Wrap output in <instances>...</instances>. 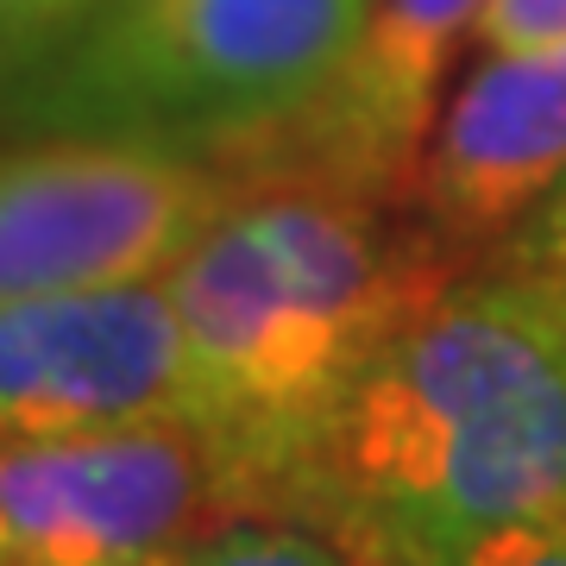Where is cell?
<instances>
[{
    "instance_id": "cell-4",
    "label": "cell",
    "mask_w": 566,
    "mask_h": 566,
    "mask_svg": "<svg viewBox=\"0 0 566 566\" xmlns=\"http://www.w3.org/2000/svg\"><path fill=\"white\" fill-rule=\"evenodd\" d=\"M227 523L196 422L0 434V566H189Z\"/></svg>"
},
{
    "instance_id": "cell-2",
    "label": "cell",
    "mask_w": 566,
    "mask_h": 566,
    "mask_svg": "<svg viewBox=\"0 0 566 566\" xmlns=\"http://www.w3.org/2000/svg\"><path fill=\"white\" fill-rule=\"evenodd\" d=\"M465 271L472 264L390 196L308 177L227 189L214 221L164 271L227 516H259L359 365Z\"/></svg>"
},
{
    "instance_id": "cell-10",
    "label": "cell",
    "mask_w": 566,
    "mask_h": 566,
    "mask_svg": "<svg viewBox=\"0 0 566 566\" xmlns=\"http://www.w3.org/2000/svg\"><path fill=\"white\" fill-rule=\"evenodd\" d=\"M107 0H0V82L51 57L63 39L102 13Z\"/></svg>"
},
{
    "instance_id": "cell-13",
    "label": "cell",
    "mask_w": 566,
    "mask_h": 566,
    "mask_svg": "<svg viewBox=\"0 0 566 566\" xmlns=\"http://www.w3.org/2000/svg\"><path fill=\"white\" fill-rule=\"evenodd\" d=\"M434 566H566V516L504 528V535L472 542V547H460V554H447V560H434Z\"/></svg>"
},
{
    "instance_id": "cell-9",
    "label": "cell",
    "mask_w": 566,
    "mask_h": 566,
    "mask_svg": "<svg viewBox=\"0 0 566 566\" xmlns=\"http://www.w3.org/2000/svg\"><path fill=\"white\" fill-rule=\"evenodd\" d=\"M189 566H353L322 528L283 523V516H227Z\"/></svg>"
},
{
    "instance_id": "cell-1",
    "label": "cell",
    "mask_w": 566,
    "mask_h": 566,
    "mask_svg": "<svg viewBox=\"0 0 566 566\" xmlns=\"http://www.w3.org/2000/svg\"><path fill=\"white\" fill-rule=\"evenodd\" d=\"M259 516L322 528L353 566L566 516V303L472 264L359 365Z\"/></svg>"
},
{
    "instance_id": "cell-8",
    "label": "cell",
    "mask_w": 566,
    "mask_h": 566,
    "mask_svg": "<svg viewBox=\"0 0 566 566\" xmlns=\"http://www.w3.org/2000/svg\"><path fill=\"white\" fill-rule=\"evenodd\" d=\"M566 177V44L491 51L447 95L422 145L409 208L465 264H485L510 227Z\"/></svg>"
},
{
    "instance_id": "cell-11",
    "label": "cell",
    "mask_w": 566,
    "mask_h": 566,
    "mask_svg": "<svg viewBox=\"0 0 566 566\" xmlns=\"http://www.w3.org/2000/svg\"><path fill=\"white\" fill-rule=\"evenodd\" d=\"M485 264H504V271L542 283L547 296H560V303H566V177L554 182L535 208H528L523 221L510 227Z\"/></svg>"
},
{
    "instance_id": "cell-5",
    "label": "cell",
    "mask_w": 566,
    "mask_h": 566,
    "mask_svg": "<svg viewBox=\"0 0 566 566\" xmlns=\"http://www.w3.org/2000/svg\"><path fill=\"white\" fill-rule=\"evenodd\" d=\"M227 189L214 164L133 139L44 133L0 151V303L164 277Z\"/></svg>"
},
{
    "instance_id": "cell-12",
    "label": "cell",
    "mask_w": 566,
    "mask_h": 566,
    "mask_svg": "<svg viewBox=\"0 0 566 566\" xmlns=\"http://www.w3.org/2000/svg\"><path fill=\"white\" fill-rule=\"evenodd\" d=\"M472 39L485 51H547V44H566V0H485Z\"/></svg>"
},
{
    "instance_id": "cell-7",
    "label": "cell",
    "mask_w": 566,
    "mask_h": 566,
    "mask_svg": "<svg viewBox=\"0 0 566 566\" xmlns=\"http://www.w3.org/2000/svg\"><path fill=\"white\" fill-rule=\"evenodd\" d=\"M196 422L189 346L164 277L0 303V434Z\"/></svg>"
},
{
    "instance_id": "cell-6",
    "label": "cell",
    "mask_w": 566,
    "mask_h": 566,
    "mask_svg": "<svg viewBox=\"0 0 566 566\" xmlns=\"http://www.w3.org/2000/svg\"><path fill=\"white\" fill-rule=\"evenodd\" d=\"M485 0H371L365 32L322 102L290 126L227 151V182L308 177L359 196L409 202L422 145L441 120V82L460 44L479 32Z\"/></svg>"
},
{
    "instance_id": "cell-3",
    "label": "cell",
    "mask_w": 566,
    "mask_h": 566,
    "mask_svg": "<svg viewBox=\"0 0 566 566\" xmlns=\"http://www.w3.org/2000/svg\"><path fill=\"white\" fill-rule=\"evenodd\" d=\"M371 0H107L0 82V120L221 164L322 102Z\"/></svg>"
}]
</instances>
